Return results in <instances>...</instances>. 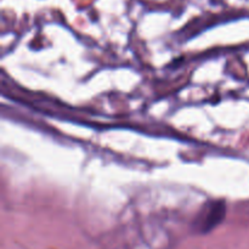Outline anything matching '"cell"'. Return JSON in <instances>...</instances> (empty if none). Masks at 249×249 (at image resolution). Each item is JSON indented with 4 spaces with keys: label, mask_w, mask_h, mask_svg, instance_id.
Wrapping results in <instances>:
<instances>
[{
    "label": "cell",
    "mask_w": 249,
    "mask_h": 249,
    "mask_svg": "<svg viewBox=\"0 0 249 249\" xmlns=\"http://www.w3.org/2000/svg\"><path fill=\"white\" fill-rule=\"evenodd\" d=\"M224 216H225V203L223 201L212 203L206 213L202 214V218L199 219L201 232H209L212 229L221 223Z\"/></svg>",
    "instance_id": "1"
}]
</instances>
